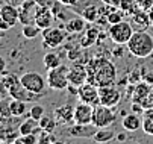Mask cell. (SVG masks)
<instances>
[{
	"mask_svg": "<svg viewBox=\"0 0 153 144\" xmlns=\"http://www.w3.org/2000/svg\"><path fill=\"white\" fill-rule=\"evenodd\" d=\"M86 70H88V82L97 85L99 88L114 85L117 80V68L108 58L96 56L90 59L86 62Z\"/></svg>",
	"mask_w": 153,
	"mask_h": 144,
	"instance_id": "1",
	"label": "cell"
},
{
	"mask_svg": "<svg viewBox=\"0 0 153 144\" xmlns=\"http://www.w3.org/2000/svg\"><path fill=\"white\" fill-rule=\"evenodd\" d=\"M126 47L134 58L146 59L153 53V36L147 30H135Z\"/></svg>",
	"mask_w": 153,
	"mask_h": 144,
	"instance_id": "2",
	"label": "cell"
},
{
	"mask_svg": "<svg viewBox=\"0 0 153 144\" xmlns=\"http://www.w3.org/2000/svg\"><path fill=\"white\" fill-rule=\"evenodd\" d=\"M68 71H70V67L67 65H59V67H55V68H50L47 70V85L50 90H55V91H64L67 90L68 85H70V80H68Z\"/></svg>",
	"mask_w": 153,
	"mask_h": 144,
	"instance_id": "3",
	"label": "cell"
},
{
	"mask_svg": "<svg viewBox=\"0 0 153 144\" xmlns=\"http://www.w3.org/2000/svg\"><path fill=\"white\" fill-rule=\"evenodd\" d=\"M135 29L130 24V22L121 20V22L115 23V24H109L108 27V36L111 38L115 44H127V41L130 39V36L134 35Z\"/></svg>",
	"mask_w": 153,
	"mask_h": 144,
	"instance_id": "4",
	"label": "cell"
},
{
	"mask_svg": "<svg viewBox=\"0 0 153 144\" xmlns=\"http://www.w3.org/2000/svg\"><path fill=\"white\" fill-rule=\"evenodd\" d=\"M20 82L26 90L35 93V94H44L46 93V88L49 87L47 85V80L42 77L39 73H35V71H27L25 74L20 76Z\"/></svg>",
	"mask_w": 153,
	"mask_h": 144,
	"instance_id": "5",
	"label": "cell"
},
{
	"mask_svg": "<svg viewBox=\"0 0 153 144\" xmlns=\"http://www.w3.org/2000/svg\"><path fill=\"white\" fill-rule=\"evenodd\" d=\"M117 120V115L114 112V108L106 106V105H97L94 106V115H93V125L99 128H108L112 126L114 121Z\"/></svg>",
	"mask_w": 153,
	"mask_h": 144,
	"instance_id": "6",
	"label": "cell"
},
{
	"mask_svg": "<svg viewBox=\"0 0 153 144\" xmlns=\"http://www.w3.org/2000/svg\"><path fill=\"white\" fill-rule=\"evenodd\" d=\"M77 100L83 102V103L93 105V106L100 105V88L86 80L77 90Z\"/></svg>",
	"mask_w": 153,
	"mask_h": 144,
	"instance_id": "7",
	"label": "cell"
},
{
	"mask_svg": "<svg viewBox=\"0 0 153 144\" xmlns=\"http://www.w3.org/2000/svg\"><path fill=\"white\" fill-rule=\"evenodd\" d=\"M42 36V47L44 49H56L59 46H62V43L67 38L65 30L59 29V27H47L41 32Z\"/></svg>",
	"mask_w": 153,
	"mask_h": 144,
	"instance_id": "8",
	"label": "cell"
},
{
	"mask_svg": "<svg viewBox=\"0 0 153 144\" xmlns=\"http://www.w3.org/2000/svg\"><path fill=\"white\" fill-rule=\"evenodd\" d=\"M68 80H70V85H74L77 88L80 85H83L85 82L88 80V70H86V64L80 62V61H76V62L70 67Z\"/></svg>",
	"mask_w": 153,
	"mask_h": 144,
	"instance_id": "9",
	"label": "cell"
},
{
	"mask_svg": "<svg viewBox=\"0 0 153 144\" xmlns=\"http://www.w3.org/2000/svg\"><path fill=\"white\" fill-rule=\"evenodd\" d=\"M39 9V5L35 0H26V2L18 6V14H20V23L21 24H30L35 23V17Z\"/></svg>",
	"mask_w": 153,
	"mask_h": 144,
	"instance_id": "10",
	"label": "cell"
},
{
	"mask_svg": "<svg viewBox=\"0 0 153 144\" xmlns=\"http://www.w3.org/2000/svg\"><path fill=\"white\" fill-rule=\"evenodd\" d=\"M120 102H121V93L114 85L100 88V103L102 105L115 108V106L120 105Z\"/></svg>",
	"mask_w": 153,
	"mask_h": 144,
	"instance_id": "11",
	"label": "cell"
},
{
	"mask_svg": "<svg viewBox=\"0 0 153 144\" xmlns=\"http://www.w3.org/2000/svg\"><path fill=\"white\" fill-rule=\"evenodd\" d=\"M93 115H94V106L93 105L79 102L74 106V123H79V125H91Z\"/></svg>",
	"mask_w": 153,
	"mask_h": 144,
	"instance_id": "12",
	"label": "cell"
},
{
	"mask_svg": "<svg viewBox=\"0 0 153 144\" xmlns=\"http://www.w3.org/2000/svg\"><path fill=\"white\" fill-rule=\"evenodd\" d=\"M53 117L58 123V126H71L74 123V106L62 105L53 111Z\"/></svg>",
	"mask_w": 153,
	"mask_h": 144,
	"instance_id": "13",
	"label": "cell"
},
{
	"mask_svg": "<svg viewBox=\"0 0 153 144\" xmlns=\"http://www.w3.org/2000/svg\"><path fill=\"white\" fill-rule=\"evenodd\" d=\"M68 135L73 138H93L94 134L97 132V128L93 125H79V123H73L68 126Z\"/></svg>",
	"mask_w": 153,
	"mask_h": 144,
	"instance_id": "14",
	"label": "cell"
},
{
	"mask_svg": "<svg viewBox=\"0 0 153 144\" xmlns=\"http://www.w3.org/2000/svg\"><path fill=\"white\" fill-rule=\"evenodd\" d=\"M55 14L50 8H44V6H39L38 12H36V17H35V24L41 29L44 30L47 27H52V24L55 23Z\"/></svg>",
	"mask_w": 153,
	"mask_h": 144,
	"instance_id": "15",
	"label": "cell"
},
{
	"mask_svg": "<svg viewBox=\"0 0 153 144\" xmlns=\"http://www.w3.org/2000/svg\"><path fill=\"white\" fill-rule=\"evenodd\" d=\"M9 96H11V99H20V100H25V102H35L36 99L42 97L44 94H35V93L26 90L21 85V82H18L17 85H14L9 90Z\"/></svg>",
	"mask_w": 153,
	"mask_h": 144,
	"instance_id": "16",
	"label": "cell"
},
{
	"mask_svg": "<svg viewBox=\"0 0 153 144\" xmlns=\"http://www.w3.org/2000/svg\"><path fill=\"white\" fill-rule=\"evenodd\" d=\"M121 128L127 132H137L143 129V115L135 114V112L126 114L121 120Z\"/></svg>",
	"mask_w": 153,
	"mask_h": 144,
	"instance_id": "17",
	"label": "cell"
},
{
	"mask_svg": "<svg viewBox=\"0 0 153 144\" xmlns=\"http://www.w3.org/2000/svg\"><path fill=\"white\" fill-rule=\"evenodd\" d=\"M0 17H2L5 22L14 27L17 23H20V14H18V8L11 5V3H5L0 8Z\"/></svg>",
	"mask_w": 153,
	"mask_h": 144,
	"instance_id": "18",
	"label": "cell"
},
{
	"mask_svg": "<svg viewBox=\"0 0 153 144\" xmlns=\"http://www.w3.org/2000/svg\"><path fill=\"white\" fill-rule=\"evenodd\" d=\"M130 24L134 26L135 30H147V27L152 24L150 23V17H149V12L140 9L138 12H135L130 18Z\"/></svg>",
	"mask_w": 153,
	"mask_h": 144,
	"instance_id": "19",
	"label": "cell"
},
{
	"mask_svg": "<svg viewBox=\"0 0 153 144\" xmlns=\"http://www.w3.org/2000/svg\"><path fill=\"white\" fill-rule=\"evenodd\" d=\"M150 90H152V85H149L147 82H144V80L138 82V84H135L134 91H132V94H130V100L137 102V103H143V102L146 100V97L149 96Z\"/></svg>",
	"mask_w": 153,
	"mask_h": 144,
	"instance_id": "20",
	"label": "cell"
},
{
	"mask_svg": "<svg viewBox=\"0 0 153 144\" xmlns=\"http://www.w3.org/2000/svg\"><path fill=\"white\" fill-rule=\"evenodd\" d=\"M99 36H100V30L97 27H90V29H86V32L80 38L79 44H80L82 49H90L91 46H94L99 41Z\"/></svg>",
	"mask_w": 153,
	"mask_h": 144,
	"instance_id": "21",
	"label": "cell"
},
{
	"mask_svg": "<svg viewBox=\"0 0 153 144\" xmlns=\"http://www.w3.org/2000/svg\"><path fill=\"white\" fill-rule=\"evenodd\" d=\"M41 128H39V121L29 117L27 120H25L21 125L18 126V132L20 135H27V134H41Z\"/></svg>",
	"mask_w": 153,
	"mask_h": 144,
	"instance_id": "22",
	"label": "cell"
},
{
	"mask_svg": "<svg viewBox=\"0 0 153 144\" xmlns=\"http://www.w3.org/2000/svg\"><path fill=\"white\" fill-rule=\"evenodd\" d=\"M115 137H117V132L111 126H108V128H99L97 132L94 134L93 140L96 143H109V141L115 140Z\"/></svg>",
	"mask_w": 153,
	"mask_h": 144,
	"instance_id": "23",
	"label": "cell"
},
{
	"mask_svg": "<svg viewBox=\"0 0 153 144\" xmlns=\"http://www.w3.org/2000/svg\"><path fill=\"white\" fill-rule=\"evenodd\" d=\"M26 103L27 102L25 100H20V99H12L9 100V112H11V117H15V118H20L26 114Z\"/></svg>",
	"mask_w": 153,
	"mask_h": 144,
	"instance_id": "24",
	"label": "cell"
},
{
	"mask_svg": "<svg viewBox=\"0 0 153 144\" xmlns=\"http://www.w3.org/2000/svg\"><path fill=\"white\" fill-rule=\"evenodd\" d=\"M85 26H86V20L83 17H74L67 22L65 30L70 33H82L85 30Z\"/></svg>",
	"mask_w": 153,
	"mask_h": 144,
	"instance_id": "25",
	"label": "cell"
},
{
	"mask_svg": "<svg viewBox=\"0 0 153 144\" xmlns=\"http://www.w3.org/2000/svg\"><path fill=\"white\" fill-rule=\"evenodd\" d=\"M143 132L153 137V108L143 112Z\"/></svg>",
	"mask_w": 153,
	"mask_h": 144,
	"instance_id": "26",
	"label": "cell"
},
{
	"mask_svg": "<svg viewBox=\"0 0 153 144\" xmlns=\"http://www.w3.org/2000/svg\"><path fill=\"white\" fill-rule=\"evenodd\" d=\"M42 64L47 70L50 68H55V67H59L61 65V56L58 53H53V52H47L42 58Z\"/></svg>",
	"mask_w": 153,
	"mask_h": 144,
	"instance_id": "27",
	"label": "cell"
},
{
	"mask_svg": "<svg viewBox=\"0 0 153 144\" xmlns=\"http://www.w3.org/2000/svg\"><path fill=\"white\" fill-rule=\"evenodd\" d=\"M56 126H58V123H56L55 117L44 115V117L39 120V128L44 131V132H50V134H53L55 129H56Z\"/></svg>",
	"mask_w": 153,
	"mask_h": 144,
	"instance_id": "28",
	"label": "cell"
},
{
	"mask_svg": "<svg viewBox=\"0 0 153 144\" xmlns=\"http://www.w3.org/2000/svg\"><path fill=\"white\" fill-rule=\"evenodd\" d=\"M41 29L35 24V23H30V24H23V29H21V33H23L25 38L27 39H33L36 38L38 35H41Z\"/></svg>",
	"mask_w": 153,
	"mask_h": 144,
	"instance_id": "29",
	"label": "cell"
},
{
	"mask_svg": "<svg viewBox=\"0 0 153 144\" xmlns=\"http://www.w3.org/2000/svg\"><path fill=\"white\" fill-rule=\"evenodd\" d=\"M99 14H100V11H99V8L94 6V5L86 6V8L82 11V17L86 20V22H91V23H94V22H97V20H99Z\"/></svg>",
	"mask_w": 153,
	"mask_h": 144,
	"instance_id": "30",
	"label": "cell"
},
{
	"mask_svg": "<svg viewBox=\"0 0 153 144\" xmlns=\"http://www.w3.org/2000/svg\"><path fill=\"white\" fill-rule=\"evenodd\" d=\"M121 20H123V14H121L120 8H117V6H111V9H109L108 14H106V23H109V24H115V23L121 22Z\"/></svg>",
	"mask_w": 153,
	"mask_h": 144,
	"instance_id": "31",
	"label": "cell"
},
{
	"mask_svg": "<svg viewBox=\"0 0 153 144\" xmlns=\"http://www.w3.org/2000/svg\"><path fill=\"white\" fill-rule=\"evenodd\" d=\"M15 144H36L38 143V137L36 134H27V135H18V138L14 141Z\"/></svg>",
	"mask_w": 153,
	"mask_h": 144,
	"instance_id": "32",
	"label": "cell"
},
{
	"mask_svg": "<svg viewBox=\"0 0 153 144\" xmlns=\"http://www.w3.org/2000/svg\"><path fill=\"white\" fill-rule=\"evenodd\" d=\"M29 117L35 118V120H41L42 117H44V106L41 105H33L30 109H29Z\"/></svg>",
	"mask_w": 153,
	"mask_h": 144,
	"instance_id": "33",
	"label": "cell"
},
{
	"mask_svg": "<svg viewBox=\"0 0 153 144\" xmlns=\"http://www.w3.org/2000/svg\"><path fill=\"white\" fill-rule=\"evenodd\" d=\"M143 80V73H141V68L140 70H132L129 74H127V82L129 84H138V82Z\"/></svg>",
	"mask_w": 153,
	"mask_h": 144,
	"instance_id": "34",
	"label": "cell"
},
{
	"mask_svg": "<svg viewBox=\"0 0 153 144\" xmlns=\"http://www.w3.org/2000/svg\"><path fill=\"white\" fill-rule=\"evenodd\" d=\"M141 73H143V80L153 87V71L152 70H147L146 67H141Z\"/></svg>",
	"mask_w": 153,
	"mask_h": 144,
	"instance_id": "35",
	"label": "cell"
},
{
	"mask_svg": "<svg viewBox=\"0 0 153 144\" xmlns=\"http://www.w3.org/2000/svg\"><path fill=\"white\" fill-rule=\"evenodd\" d=\"M143 108L144 109H150V108H153V87H152V90H150V93H149V96L146 97V100L143 102Z\"/></svg>",
	"mask_w": 153,
	"mask_h": 144,
	"instance_id": "36",
	"label": "cell"
},
{
	"mask_svg": "<svg viewBox=\"0 0 153 144\" xmlns=\"http://www.w3.org/2000/svg\"><path fill=\"white\" fill-rule=\"evenodd\" d=\"M138 6H140V9L149 12V11L153 8V0H140V2H138Z\"/></svg>",
	"mask_w": 153,
	"mask_h": 144,
	"instance_id": "37",
	"label": "cell"
},
{
	"mask_svg": "<svg viewBox=\"0 0 153 144\" xmlns=\"http://www.w3.org/2000/svg\"><path fill=\"white\" fill-rule=\"evenodd\" d=\"M35 2H36L39 6H44V8H50V9H52L58 0H35Z\"/></svg>",
	"mask_w": 153,
	"mask_h": 144,
	"instance_id": "38",
	"label": "cell"
},
{
	"mask_svg": "<svg viewBox=\"0 0 153 144\" xmlns=\"http://www.w3.org/2000/svg\"><path fill=\"white\" fill-rule=\"evenodd\" d=\"M130 109H132V112L140 114V115H143V112L146 111V109L143 108V105H141V103H137V102H132V106H130Z\"/></svg>",
	"mask_w": 153,
	"mask_h": 144,
	"instance_id": "39",
	"label": "cell"
},
{
	"mask_svg": "<svg viewBox=\"0 0 153 144\" xmlns=\"http://www.w3.org/2000/svg\"><path fill=\"white\" fill-rule=\"evenodd\" d=\"M117 46H118V47L112 50V55H114L115 58H121V56H123V53H124V49L121 47V44H117Z\"/></svg>",
	"mask_w": 153,
	"mask_h": 144,
	"instance_id": "40",
	"label": "cell"
},
{
	"mask_svg": "<svg viewBox=\"0 0 153 144\" xmlns=\"http://www.w3.org/2000/svg\"><path fill=\"white\" fill-rule=\"evenodd\" d=\"M8 29H11V26L5 22L2 17H0V32H5V30H8Z\"/></svg>",
	"mask_w": 153,
	"mask_h": 144,
	"instance_id": "41",
	"label": "cell"
},
{
	"mask_svg": "<svg viewBox=\"0 0 153 144\" xmlns=\"http://www.w3.org/2000/svg\"><path fill=\"white\" fill-rule=\"evenodd\" d=\"M58 2L64 3L65 6H74V5H77V3H79V0H58Z\"/></svg>",
	"mask_w": 153,
	"mask_h": 144,
	"instance_id": "42",
	"label": "cell"
},
{
	"mask_svg": "<svg viewBox=\"0 0 153 144\" xmlns=\"http://www.w3.org/2000/svg\"><path fill=\"white\" fill-rule=\"evenodd\" d=\"M5 70H6V61L0 56V76L5 73Z\"/></svg>",
	"mask_w": 153,
	"mask_h": 144,
	"instance_id": "43",
	"label": "cell"
},
{
	"mask_svg": "<svg viewBox=\"0 0 153 144\" xmlns=\"http://www.w3.org/2000/svg\"><path fill=\"white\" fill-rule=\"evenodd\" d=\"M26 2V0H8V3H11V5H14V6H21V5H23Z\"/></svg>",
	"mask_w": 153,
	"mask_h": 144,
	"instance_id": "44",
	"label": "cell"
},
{
	"mask_svg": "<svg viewBox=\"0 0 153 144\" xmlns=\"http://www.w3.org/2000/svg\"><path fill=\"white\" fill-rule=\"evenodd\" d=\"M126 138H127L126 132H120V134L115 137V140H117V141H126Z\"/></svg>",
	"mask_w": 153,
	"mask_h": 144,
	"instance_id": "45",
	"label": "cell"
},
{
	"mask_svg": "<svg viewBox=\"0 0 153 144\" xmlns=\"http://www.w3.org/2000/svg\"><path fill=\"white\" fill-rule=\"evenodd\" d=\"M149 17H150V23H152V26H153V8L149 11Z\"/></svg>",
	"mask_w": 153,
	"mask_h": 144,
	"instance_id": "46",
	"label": "cell"
},
{
	"mask_svg": "<svg viewBox=\"0 0 153 144\" xmlns=\"http://www.w3.org/2000/svg\"><path fill=\"white\" fill-rule=\"evenodd\" d=\"M2 5H3V3H2V0H0V8H2Z\"/></svg>",
	"mask_w": 153,
	"mask_h": 144,
	"instance_id": "47",
	"label": "cell"
}]
</instances>
